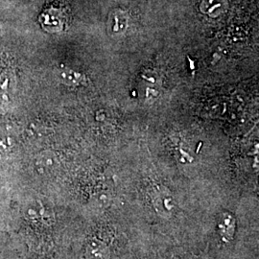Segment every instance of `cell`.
Listing matches in <instances>:
<instances>
[{
    "label": "cell",
    "instance_id": "3957f363",
    "mask_svg": "<svg viewBox=\"0 0 259 259\" xmlns=\"http://www.w3.org/2000/svg\"><path fill=\"white\" fill-rule=\"evenodd\" d=\"M109 248L101 241L93 239L89 242L85 248L87 259H109Z\"/></svg>",
    "mask_w": 259,
    "mask_h": 259
},
{
    "label": "cell",
    "instance_id": "7a4b0ae2",
    "mask_svg": "<svg viewBox=\"0 0 259 259\" xmlns=\"http://www.w3.org/2000/svg\"><path fill=\"white\" fill-rule=\"evenodd\" d=\"M35 165L38 173L50 174L57 169L59 165V160L54 153L46 151L37 156L35 160Z\"/></svg>",
    "mask_w": 259,
    "mask_h": 259
},
{
    "label": "cell",
    "instance_id": "277c9868",
    "mask_svg": "<svg viewBox=\"0 0 259 259\" xmlns=\"http://www.w3.org/2000/svg\"><path fill=\"white\" fill-rule=\"evenodd\" d=\"M60 78L63 83L69 84V85H78L82 82V75L74 72L71 69H62L60 72Z\"/></svg>",
    "mask_w": 259,
    "mask_h": 259
},
{
    "label": "cell",
    "instance_id": "6da1fadb",
    "mask_svg": "<svg viewBox=\"0 0 259 259\" xmlns=\"http://www.w3.org/2000/svg\"><path fill=\"white\" fill-rule=\"evenodd\" d=\"M64 17L65 16H63L62 10L54 8L47 10L45 14H42L41 23L47 31L58 32L61 31L64 27Z\"/></svg>",
    "mask_w": 259,
    "mask_h": 259
}]
</instances>
